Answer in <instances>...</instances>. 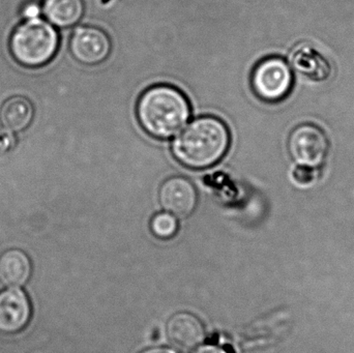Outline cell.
Instances as JSON below:
<instances>
[{
    "label": "cell",
    "mask_w": 354,
    "mask_h": 353,
    "mask_svg": "<svg viewBox=\"0 0 354 353\" xmlns=\"http://www.w3.org/2000/svg\"><path fill=\"white\" fill-rule=\"evenodd\" d=\"M229 144L230 133L226 124L214 116H202L174 139L172 151L185 167L205 169L222 160Z\"/></svg>",
    "instance_id": "1"
},
{
    "label": "cell",
    "mask_w": 354,
    "mask_h": 353,
    "mask_svg": "<svg viewBox=\"0 0 354 353\" xmlns=\"http://www.w3.org/2000/svg\"><path fill=\"white\" fill-rule=\"evenodd\" d=\"M191 115L187 97L171 85L147 89L137 103V117L143 130L153 138L176 136Z\"/></svg>",
    "instance_id": "2"
},
{
    "label": "cell",
    "mask_w": 354,
    "mask_h": 353,
    "mask_svg": "<svg viewBox=\"0 0 354 353\" xmlns=\"http://www.w3.org/2000/svg\"><path fill=\"white\" fill-rule=\"evenodd\" d=\"M59 44L57 31L39 18L19 24L10 37V50L18 64L27 68L45 66L55 55Z\"/></svg>",
    "instance_id": "3"
},
{
    "label": "cell",
    "mask_w": 354,
    "mask_h": 353,
    "mask_svg": "<svg viewBox=\"0 0 354 353\" xmlns=\"http://www.w3.org/2000/svg\"><path fill=\"white\" fill-rule=\"evenodd\" d=\"M252 87L259 99L266 102L282 101L292 87V72L280 57H268L260 61L252 74Z\"/></svg>",
    "instance_id": "4"
},
{
    "label": "cell",
    "mask_w": 354,
    "mask_h": 353,
    "mask_svg": "<svg viewBox=\"0 0 354 353\" xmlns=\"http://www.w3.org/2000/svg\"><path fill=\"white\" fill-rule=\"evenodd\" d=\"M288 149L299 165L317 168L328 155V141L322 128L313 124H301L291 133Z\"/></svg>",
    "instance_id": "5"
},
{
    "label": "cell",
    "mask_w": 354,
    "mask_h": 353,
    "mask_svg": "<svg viewBox=\"0 0 354 353\" xmlns=\"http://www.w3.org/2000/svg\"><path fill=\"white\" fill-rule=\"evenodd\" d=\"M111 48L110 37L99 27H78L70 39L71 54L77 61L85 66L102 64L107 59Z\"/></svg>",
    "instance_id": "6"
},
{
    "label": "cell",
    "mask_w": 354,
    "mask_h": 353,
    "mask_svg": "<svg viewBox=\"0 0 354 353\" xmlns=\"http://www.w3.org/2000/svg\"><path fill=\"white\" fill-rule=\"evenodd\" d=\"M197 192L191 182L183 176H174L163 182L159 191V201L164 211L174 217L185 218L197 205Z\"/></svg>",
    "instance_id": "7"
},
{
    "label": "cell",
    "mask_w": 354,
    "mask_h": 353,
    "mask_svg": "<svg viewBox=\"0 0 354 353\" xmlns=\"http://www.w3.org/2000/svg\"><path fill=\"white\" fill-rule=\"evenodd\" d=\"M31 308L28 298L17 288L0 292V332L14 334L22 331L29 319Z\"/></svg>",
    "instance_id": "8"
},
{
    "label": "cell",
    "mask_w": 354,
    "mask_h": 353,
    "mask_svg": "<svg viewBox=\"0 0 354 353\" xmlns=\"http://www.w3.org/2000/svg\"><path fill=\"white\" fill-rule=\"evenodd\" d=\"M166 335L170 343L177 350L189 352L203 343L205 330L195 315L180 312L174 315L168 321Z\"/></svg>",
    "instance_id": "9"
},
{
    "label": "cell",
    "mask_w": 354,
    "mask_h": 353,
    "mask_svg": "<svg viewBox=\"0 0 354 353\" xmlns=\"http://www.w3.org/2000/svg\"><path fill=\"white\" fill-rule=\"evenodd\" d=\"M35 116V108L30 99L23 95H12L0 107V122L12 133L22 132L28 128Z\"/></svg>",
    "instance_id": "10"
},
{
    "label": "cell",
    "mask_w": 354,
    "mask_h": 353,
    "mask_svg": "<svg viewBox=\"0 0 354 353\" xmlns=\"http://www.w3.org/2000/svg\"><path fill=\"white\" fill-rule=\"evenodd\" d=\"M30 273V260L22 251H6L0 256V281L8 287L26 283Z\"/></svg>",
    "instance_id": "11"
},
{
    "label": "cell",
    "mask_w": 354,
    "mask_h": 353,
    "mask_svg": "<svg viewBox=\"0 0 354 353\" xmlns=\"http://www.w3.org/2000/svg\"><path fill=\"white\" fill-rule=\"evenodd\" d=\"M43 12L48 22L60 28L74 26L84 12L83 0H45Z\"/></svg>",
    "instance_id": "12"
},
{
    "label": "cell",
    "mask_w": 354,
    "mask_h": 353,
    "mask_svg": "<svg viewBox=\"0 0 354 353\" xmlns=\"http://www.w3.org/2000/svg\"><path fill=\"white\" fill-rule=\"evenodd\" d=\"M178 223L176 217L171 213H161L156 215L151 221V230L153 236L161 240H169L174 238L177 232Z\"/></svg>",
    "instance_id": "13"
},
{
    "label": "cell",
    "mask_w": 354,
    "mask_h": 353,
    "mask_svg": "<svg viewBox=\"0 0 354 353\" xmlns=\"http://www.w3.org/2000/svg\"><path fill=\"white\" fill-rule=\"evenodd\" d=\"M293 178L297 184L308 186L316 180L315 168L299 165L293 172Z\"/></svg>",
    "instance_id": "14"
},
{
    "label": "cell",
    "mask_w": 354,
    "mask_h": 353,
    "mask_svg": "<svg viewBox=\"0 0 354 353\" xmlns=\"http://www.w3.org/2000/svg\"><path fill=\"white\" fill-rule=\"evenodd\" d=\"M16 146V138L14 133L2 128L0 130V159L6 157Z\"/></svg>",
    "instance_id": "15"
},
{
    "label": "cell",
    "mask_w": 354,
    "mask_h": 353,
    "mask_svg": "<svg viewBox=\"0 0 354 353\" xmlns=\"http://www.w3.org/2000/svg\"><path fill=\"white\" fill-rule=\"evenodd\" d=\"M39 12H41V6L37 2H28L24 4L22 8V15L25 20L39 18Z\"/></svg>",
    "instance_id": "16"
},
{
    "label": "cell",
    "mask_w": 354,
    "mask_h": 353,
    "mask_svg": "<svg viewBox=\"0 0 354 353\" xmlns=\"http://www.w3.org/2000/svg\"><path fill=\"white\" fill-rule=\"evenodd\" d=\"M193 353H229L222 347L216 345H205L196 350Z\"/></svg>",
    "instance_id": "17"
},
{
    "label": "cell",
    "mask_w": 354,
    "mask_h": 353,
    "mask_svg": "<svg viewBox=\"0 0 354 353\" xmlns=\"http://www.w3.org/2000/svg\"><path fill=\"white\" fill-rule=\"evenodd\" d=\"M142 353H177L169 348H151V350H147Z\"/></svg>",
    "instance_id": "18"
}]
</instances>
